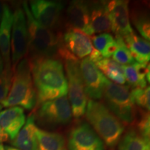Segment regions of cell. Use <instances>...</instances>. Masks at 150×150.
<instances>
[{
    "label": "cell",
    "mask_w": 150,
    "mask_h": 150,
    "mask_svg": "<svg viewBox=\"0 0 150 150\" xmlns=\"http://www.w3.org/2000/svg\"><path fill=\"white\" fill-rule=\"evenodd\" d=\"M86 117L92 128L108 147H113L125 131L124 124L102 102L88 99Z\"/></svg>",
    "instance_id": "3957f363"
},
{
    "label": "cell",
    "mask_w": 150,
    "mask_h": 150,
    "mask_svg": "<svg viewBox=\"0 0 150 150\" xmlns=\"http://www.w3.org/2000/svg\"><path fill=\"white\" fill-rule=\"evenodd\" d=\"M0 150H5L4 146L1 143H0Z\"/></svg>",
    "instance_id": "d590c367"
},
{
    "label": "cell",
    "mask_w": 150,
    "mask_h": 150,
    "mask_svg": "<svg viewBox=\"0 0 150 150\" xmlns=\"http://www.w3.org/2000/svg\"><path fill=\"white\" fill-rule=\"evenodd\" d=\"M8 140V136L4 132L2 129L0 127V143L7 141Z\"/></svg>",
    "instance_id": "4dcf8cb0"
},
{
    "label": "cell",
    "mask_w": 150,
    "mask_h": 150,
    "mask_svg": "<svg viewBox=\"0 0 150 150\" xmlns=\"http://www.w3.org/2000/svg\"><path fill=\"white\" fill-rule=\"evenodd\" d=\"M95 64L103 72V74H104L115 83L122 85L126 83L124 74V65L110 59H103Z\"/></svg>",
    "instance_id": "7402d4cb"
},
{
    "label": "cell",
    "mask_w": 150,
    "mask_h": 150,
    "mask_svg": "<svg viewBox=\"0 0 150 150\" xmlns=\"http://www.w3.org/2000/svg\"><path fill=\"white\" fill-rule=\"evenodd\" d=\"M11 70L13 72L17 65L27 55L28 31L23 8L18 7L13 13L11 39Z\"/></svg>",
    "instance_id": "52a82bcc"
},
{
    "label": "cell",
    "mask_w": 150,
    "mask_h": 150,
    "mask_svg": "<svg viewBox=\"0 0 150 150\" xmlns=\"http://www.w3.org/2000/svg\"><path fill=\"white\" fill-rule=\"evenodd\" d=\"M2 108H3V106L1 104H0V112H1V110Z\"/></svg>",
    "instance_id": "8d00e7d4"
},
{
    "label": "cell",
    "mask_w": 150,
    "mask_h": 150,
    "mask_svg": "<svg viewBox=\"0 0 150 150\" xmlns=\"http://www.w3.org/2000/svg\"><path fill=\"white\" fill-rule=\"evenodd\" d=\"M103 97L105 106L121 122L131 124L134 121L136 110L129 86L112 83L106 78Z\"/></svg>",
    "instance_id": "8992f818"
},
{
    "label": "cell",
    "mask_w": 150,
    "mask_h": 150,
    "mask_svg": "<svg viewBox=\"0 0 150 150\" xmlns=\"http://www.w3.org/2000/svg\"><path fill=\"white\" fill-rule=\"evenodd\" d=\"M3 4L1 2H0V22H1V17H2V12H3Z\"/></svg>",
    "instance_id": "d6a6232c"
},
{
    "label": "cell",
    "mask_w": 150,
    "mask_h": 150,
    "mask_svg": "<svg viewBox=\"0 0 150 150\" xmlns=\"http://www.w3.org/2000/svg\"><path fill=\"white\" fill-rule=\"evenodd\" d=\"M29 9L33 18L42 27L52 30L59 25L64 4L61 1L34 0L30 1Z\"/></svg>",
    "instance_id": "30bf717a"
},
{
    "label": "cell",
    "mask_w": 150,
    "mask_h": 150,
    "mask_svg": "<svg viewBox=\"0 0 150 150\" xmlns=\"http://www.w3.org/2000/svg\"><path fill=\"white\" fill-rule=\"evenodd\" d=\"M113 40H115V38L108 33H102L99 35H93L91 38V41H93L92 44L93 47L100 54L104 50V49Z\"/></svg>",
    "instance_id": "f1b7e54d"
},
{
    "label": "cell",
    "mask_w": 150,
    "mask_h": 150,
    "mask_svg": "<svg viewBox=\"0 0 150 150\" xmlns=\"http://www.w3.org/2000/svg\"><path fill=\"white\" fill-rule=\"evenodd\" d=\"M62 44L69 53L78 60L89 56L94 48L88 35L72 29H69L64 33Z\"/></svg>",
    "instance_id": "4fadbf2b"
},
{
    "label": "cell",
    "mask_w": 150,
    "mask_h": 150,
    "mask_svg": "<svg viewBox=\"0 0 150 150\" xmlns=\"http://www.w3.org/2000/svg\"><path fill=\"white\" fill-rule=\"evenodd\" d=\"M13 74L10 91L1 104L4 107L20 106L31 110L36 104L37 96L27 57L18 63Z\"/></svg>",
    "instance_id": "277c9868"
},
{
    "label": "cell",
    "mask_w": 150,
    "mask_h": 150,
    "mask_svg": "<svg viewBox=\"0 0 150 150\" xmlns=\"http://www.w3.org/2000/svg\"><path fill=\"white\" fill-rule=\"evenodd\" d=\"M35 114L31 113L14 140L12 145L20 150H38L36 132L38 127L35 123Z\"/></svg>",
    "instance_id": "ac0fdd59"
},
{
    "label": "cell",
    "mask_w": 150,
    "mask_h": 150,
    "mask_svg": "<svg viewBox=\"0 0 150 150\" xmlns=\"http://www.w3.org/2000/svg\"><path fill=\"white\" fill-rule=\"evenodd\" d=\"M142 150H150L149 142H147V143H146V145H145V147H144L143 149H142Z\"/></svg>",
    "instance_id": "e575fe53"
},
{
    "label": "cell",
    "mask_w": 150,
    "mask_h": 150,
    "mask_svg": "<svg viewBox=\"0 0 150 150\" xmlns=\"http://www.w3.org/2000/svg\"><path fill=\"white\" fill-rule=\"evenodd\" d=\"M79 66L86 95L93 100L101 99L106 77L88 56L81 60Z\"/></svg>",
    "instance_id": "8fae6325"
},
{
    "label": "cell",
    "mask_w": 150,
    "mask_h": 150,
    "mask_svg": "<svg viewBox=\"0 0 150 150\" xmlns=\"http://www.w3.org/2000/svg\"><path fill=\"white\" fill-rule=\"evenodd\" d=\"M72 116L70 104L67 96L43 102L37 112L39 122L52 127L67 125L71 122Z\"/></svg>",
    "instance_id": "ba28073f"
},
{
    "label": "cell",
    "mask_w": 150,
    "mask_h": 150,
    "mask_svg": "<svg viewBox=\"0 0 150 150\" xmlns=\"http://www.w3.org/2000/svg\"><path fill=\"white\" fill-rule=\"evenodd\" d=\"M124 42L134 60L141 64H148L150 60L149 42L134 33L123 37Z\"/></svg>",
    "instance_id": "d6986e66"
},
{
    "label": "cell",
    "mask_w": 150,
    "mask_h": 150,
    "mask_svg": "<svg viewBox=\"0 0 150 150\" xmlns=\"http://www.w3.org/2000/svg\"><path fill=\"white\" fill-rule=\"evenodd\" d=\"M22 8L27 21L29 61L59 58V51L62 45L61 36L40 25L33 18L27 2L23 3Z\"/></svg>",
    "instance_id": "7a4b0ae2"
},
{
    "label": "cell",
    "mask_w": 150,
    "mask_h": 150,
    "mask_svg": "<svg viewBox=\"0 0 150 150\" xmlns=\"http://www.w3.org/2000/svg\"><path fill=\"white\" fill-rule=\"evenodd\" d=\"M138 134L145 141L149 142L150 117L147 111H142L141 117L138 124Z\"/></svg>",
    "instance_id": "83f0119b"
},
{
    "label": "cell",
    "mask_w": 150,
    "mask_h": 150,
    "mask_svg": "<svg viewBox=\"0 0 150 150\" xmlns=\"http://www.w3.org/2000/svg\"><path fill=\"white\" fill-rule=\"evenodd\" d=\"M149 86H147L145 88H136L131 92V97L134 100V104H136L138 106L146 110V111H149Z\"/></svg>",
    "instance_id": "484cf974"
},
{
    "label": "cell",
    "mask_w": 150,
    "mask_h": 150,
    "mask_svg": "<svg viewBox=\"0 0 150 150\" xmlns=\"http://www.w3.org/2000/svg\"><path fill=\"white\" fill-rule=\"evenodd\" d=\"M106 6L111 24V31L115 35L123 38L134 32L130 23L128 1H106Z\"/></svg>",
    "instance_id": "7c38bea8"
},
{
    "label": "cell",
    "mask_w": 150,
    "mask_h": 150,
    "mask_svg": "<svg viewBox=\"0 0 150 150\" xmlns=\"http://www.w3.org/2000/svg\"><path fill=\"white\" fill-rule=\"evenodd\" d=\"M38 150H67L63 135L38 128L36 132Z\"/></svg>",
    "instance_id": "44dd1931"
},
{
    "label": "cell",
    "mask_w": 150,
    "mask_h": 150,
    "mask_svg": "<svg viewBox=\"0 0 150 150\" xmlns=\"http://www.w3.org/2000/svg\"><path fill=\"white\" fill-rule=\"evenodd\" d=\"M25 122L24 109L20 106H13L0 112V127L11 140L16 138Z\"/></svg>",
    "instance_id": "2e32d148"
},
{
    "label": "cell",
    "mask_w": 150,
    "mask_h": 150,
    "mask_svg": "<svg viewBox=\"0 0 150 150\" xmlns=\"http://www.w3.org/2000/svg\"><path fill=\"white\" fill-rule=\"evenodd\" d=\"M5 150H20L18 149V148L13 147H10V146H5L4 147Z\"/></svg>",
    "instance_id": "836d02e7"
},
{
    "label": "cell",
    "mask_w": 150,
    "mask_h": 150,
    "mask_svg": "<svg viewBox=\"0 0 150 150\" xmlns=\"http://www.w3.org/2000/svg\"><path fill=\"white\" fill-rule=\"evenodd\" d=\"M29 64L38 104L67 96V81L60 59H37L29 61Z\"/></svg>",
    "instance_id": "6da1fadb"
},
{
    "label": "cell",
    "mask_w": 150,
    "mask_h": 150,
    "mask_svg": "<svg viewBox=\"0 0 150 150\" xmlns=\"http://www.w3.org/2000/svg\"><path fill=\"white\" fill-rule=\"evenodd\" d=\"M13 22V13L7 4H3V12L0 22V53L2 56L4 71L12 72L11 61V38Z\"/></svg>",
    "instance_id": "5bb4252c"
},
{
    "label": "cell",
    "mask_w": 150,
    "mask_h": 150,
    "mask_svg": "<svg viewBox=\"0 0 150 150\" xmlns=\"http://www.w3.org/2000/svg\"><path fill=\"white\" fill-rule=\"evenodd\" d=\"M147 142L137 131L130 129L120 140L118 150H142Z\"/></svg>",
    "instance_id": "cb8c5ba5"
},
{
    "label": "cell",
    "mask_w": 150,
    "mask_h": 150,
    "mask_svg": "<svg viewBox=\"0 0 150 150\" xmlns=\"http://www.w3.org/2000/svg\"><path fill=\"white\" fill-rule=\"evenodd\" d=\"M90 3L84 1H72L66 11L69 29L84 33L88 25Z\"/></svg>",
    "instance_id": "e0dca14e"
},
{
    "label": "cell",
    "mask_w": 150,
    "mask_h": 150,
    "mask_svg": "<svg viewBox=\"0 0 150 150\" xmlns=\"http://www.w3.org/2000/svg\"><path fill=\"white\" fill-rule=\"evenodd\" d=\"M59 56L64 61L72 114L74 117H81L86 112L88 97L81 74L80 62L65 50L63 44L59 49Z\"/></svg>",
    "instance_id": "5b68a950"
},
{
    "label": "cell",
    "mask_w": 150,
    "mask_h": 150,
    "mask_svg": "<svg viewBox=\"0 0 150 150\" xmlns=\"http://www.w3.org/2000/svg\"><path fill=\"white\" fill-rule=\"evenodd\" d=\"M111 31V24L106 1H95L90 3V15L88 25L84 31L87 35L95 33H106Z\"/></svg>",
    "instance_id": "9a60e30c"
},
{
    "label": "cell",
    "mask_w": 150,
    "mask_h": 150,
    "mask_svg": "<svg viewBox=\"0 0 150 150\" xmlns=\"http://www.w3.org/2000/svg\"><path fill=\"white\" fill-rule=\"evenodd\" d=\"M68 150H105L104 142L88 123L79 122L71 129L67 139Z\"/></svg>",
    "instance_id": "9c48e42d"
},
{
    "label": "cell",
    "mask_w": 150,
    "mask_h": 150,
    "mask_svg": "<svg viewBox=\"0 0 150 150\" xmlns=\"http://www.w3.org/2000/svg\"><path fill=\"white\" fill-rule=\"evenodd\" d=\"M118 48V44L116 42L115 39L112 42H110L107 46L104 49V50L101 52V55L104 59H109L110 56L113 55L116 50Z\"/></svg>",
    "instance_id": "f546056e"
},
{
    "label": "cell",
    "mask_w": 150,
    "mask_h": 150,
    "mask_svg": "<svg viewBox=\"0 0 150 150\" xmlns=\"http://www.w3.org/2000/svg\"><path fill=\"white\" fill-rule=\"evenodd\" d=\"M150 65L135 62L129 65H124V74L131 87L145 88L147 82L149 83Z\"/></svg>",
    "instance_id": "ffe728a7"
},
{
    "label": "cell",
    "mask_w": 150,
    "mask_h": 150,
    "mask_svg": "<svg viewBox=\"0 0 150 150\" xmlns=\"http://www.w3.org/2000/svg\"><path fill=\"white\" fill-rule=\"evenodd\" d=\"M4 65L2 56L0 53V74H1L4 72Z\"/></svg>",
    "instance_id": "1f68e13d"
},
{
    "label": "cell",
    "mask_w": 150,
    "mask_h": 150,
    "mask_svg": "<svg viewBox=\"0 0 150 150\" xmlns=\"http://www.w3.org/2000/svg\"><path fill=\"white\" fill-rule=\"evenodd\" d=\"M13 73L4 70L0 74V103H2L6 99L10 91L12 82Z\"/></svg>",
    "instance_id": "4316f807"
},
{
    "label": "cell",
    "mask_w": 150,
    "mask_h": 150,
    "mask_svg": "<svg viewBox=\"0 0 150 150\" xmlns=\"http://www.w3.org/2000/svg\"><path fill=\"white\" fill-rule=\"evenodd\" d=\"M115 40L118 44V48L112 55V60L121 65H131L135 63V60L127 47L124 39L120 35H115Z\"/></svg>",
    "instance_id": "d4e9b609"
},
{
    "label": "cell",
    "mask_w": 150,
    "mask_h": 150,
    "mask_svg": "<svg viewBox=\"0 0 150 150\" xmlns=\"http://www.w3.org/2000/svg\"><path fill=\"white\" fill-rule=\"evenodd\" d=\"M133 24L142 38L149 41L150 39L149 17L146 9L134 8L130 16Z\"/></svg>",
    "instance_id": "603a6c76"
}]
</instances>
